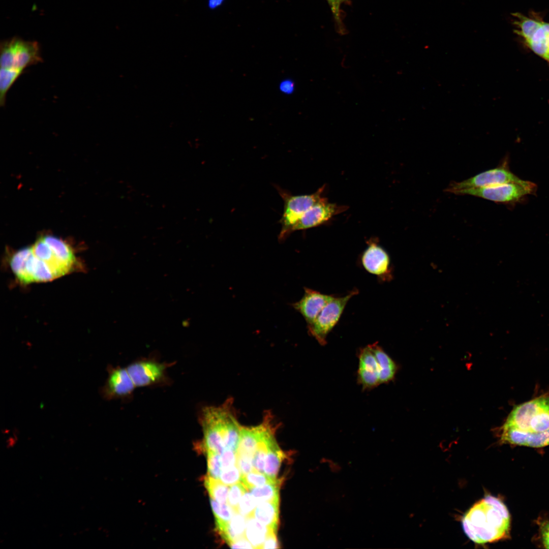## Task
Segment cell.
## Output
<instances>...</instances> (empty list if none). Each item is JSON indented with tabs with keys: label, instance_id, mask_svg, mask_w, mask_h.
<instances>
[{
	"label": "cell",
	"instance_id": "277c9868",
	"mask_svg": "<svg viewBox=\"0 0 549 549\" xmlns=\"http://www.w3.org/2000/svg\"><path fill=\"white\" fill-rule=\"evenodd\" d=\"M503 426L522 431L549 429V395H541L513 407Z\"/></svg>",
	"mask_w": 549,
	"mask_h": 549
},
{
	"label": "cell",
	"instance_id": "e0dca14e",
	"mask_svg": "<svg viewBox=\"0 0 549 549\" xmlns=\"http://www.w3.org/2000/svg\"><path fill=\"white\" fill-rule=\"evenodd\" d=\"M370 346L379 365L380 384H386L392 381L398 370L396 363L378 344V342L370 344Z\"/></svg>",
	"mask_w": 549,
	"mask_h": 549
},
{
	"label": "cell",
	"instance_id": "4dcf8cb0",
	"mask_svg": "<svg viewBox=\"0 0 549 549\" xmlns=\"http://www.w3.org/2000/svg\"><path fill=\"white\" fill-rule=\"evenodd\" d=\"M237 465L242 475L254 470L253 456L245 452L236 451Z\"/></svg>",
	"mask_w": 549,
	"mask_h": 549
},
{
	"label": "cell",
	"instance_id": "7402d4cb",
	"mask_svg": "<svg viewBox=\"0 0 549 549\" xmlns=\"http://www.w3.org/2000/svg\"><path fill=\"white\" fill-rule=\"evenodd\" d=\"M281 481L265 484L250 490L258 503L265 501H279Z\"/></svg>",
	"mask_w": 549,
	"mask_h": 549
},
{
	"label": "cell",
	"instance_id": "d4e9b609",
	"mask_svg": "<svg viewBox=\"0 0 549 549\" xmlns=\"http://www.w3.org/2000/svg\"><path fill=\"white\" fill-rule=\"evenodd\" d=\"M277 478H271L265 473L258 472L255 470L242 475V482L248 490L262 486L265 484L277 481Z\"/></svg>",
	"mask_w": 549,
	"mask_h": 549
},
{
	"label": "cell",
	"instance_id": "30bf717a",
	"mask_svg": "<svg viewBox=\"0 0 549 549\" xmlns=\"http://www.w3.org/2000/svg\"><path fill=\"white\" fill-rule=\"evenodd\" d=\"M361 262L367 272L382 281H390L392 279L390 257L386 251L375 241H370L362 254Z\"/></svg>",
	"mask_w": 549,
	"mask_h": 549
},
{
	"label": "cell",
	"instance_id": "6da1fadb",
	"mask_svg": "<svg viewBox=\"0 0 549 549\" xmlns=\"http://www.w3.org/2000/svg\"><path fill=\"white\" fill-rule=\"evenodd\" d=\"M25 264L36 280L53 281L73 271L77 260L72 248L65 241L52 235L38 239L30 247Z\"/></svg>",
	"mask_w": 549,
	"mask_h": 549
},
{
	"label": "cell",
	"instance_id": "83f0119b",
	"mask_svg": "<svg viewBox=\"0 0 549 549\" xmlns=\"http://www.w3.org/2000/svg\"><path fill=\"white\" fill-rule=\"evenodd\" d=\"M208 475L219 479L222 472L221 454L210 451H206Z\"/></svg>",
	"mask_w": 549,
	"mask_h": 549
},
{
	"label": "cell",
	"instance_id": "5bb4252c",
	"mask_svg": "<svg viewBox=\"0 0 549 549\" xmlns=\"http://www.w3.org/2000/svg\"><path fill=\"white\" fill-rule=\"evenodd\" d=\"M302 298L292 304L295 310L304 318L307 326L312 324L325 306L334 295L322 293L311 288H304Z\"/></svg>",
	"mask_w": 549,
	"mask_h": 549
},
{
	"label": "cell",
	"instance_id": "b9f144b4",
	"mask_svg": "<svg viewBox=\"0 0 549 549\" xmlns=\"http://www.w3.org/2000/svg\"><path fill=\"white\" fill-rule=\"evenodd\" d=\"M345 1V0H336L337 5L339 8H340V6L341 4L342 3H343Z\"/></svg>",
	"mask_w": 549,
	"mask_h": 549
},
{
	"label": "cell",
	"instance_id": "4fadbf2b",
	"mask_svg": "<svg viewBox=\"0 0 549 549\" xmlns=\"http://www.w3.org/2000/svg\"><path fill=\"white\" fill-rule=\"evenodd\" d=\"M358 383L363 390H370L380 384L379 368L370 345L361 348L358 353Z\"/></svg>",
	"mask_w": 549,
	"mask_h": 549
},
{
	"label": "cell",
	"instance_id": "8992f818",
	"mask_svg": "<svg viewBox=\"0 0 549 549\" xmlns=\"http://www.w3.org/2000/svg\"><path fill=\"white\" fill-rule=\"evenodd\" d=\"M284 201V210L280 220L281 230L278 236L280 241H284L290 234V230L302 215L312 206L323 198L322 187L316 192L308 195H293L289 191L276 186Z\"/></svg>",
	"mask_w": 549,
	"mask_h": 549
},
{
	"label": "cell",
	"instance_id": "9c48e42d",
	"mask_svg": "<svg viewBox=\"0 0 549 549\" xmlns=\"http://www.w3.org/2000/svg\"><path fill=\"white\" fill-rule=\"evenodd\" d=\"M521 179L509 169L507 160L498 167L480 173L460 182L451 183L446 192L454 193L461 190L482 188L507 182L518 181Z\"/></svg>",
	"mask_w": 549,
	"mask_h": 549
},
{
	"label": "cell",
	"instance_id": "d6986e66",
	"mask_svg": "<svg viewBox=\"0 0 549 549\" xmlns=\"http://www.w3.org/2000/svg\"><path fill=\"white\" fill-rule=\"evenodd\" d=\"M279 501L261 502L257 505L253 516L269 529L277 531L279 522Z\"/></svg>",
	"mask_w": 549,
	"mask_h": 549
},
{
	"label": "cell",
	"instance_id": "5b68a950",
	"mask_svg": "<svg viewBox=\"0 0 549 549\" xmlns=\"http://www.w3.org/2000/svg\"><path fill=\"white\" fill-rule=\"evenodd\" d=\"M43 61L39 44L36 41H25L14 37L2 41L0 46L1 69L18 72Z\"/></svg>",
	"mask_w": 549,
	"mask_h": 549
},
{
	"label": "cell",
	"instance_id": "8d00e7d4",
	"mask_svg": "<svg viewBox=\"0 0 549 549\" xmlns=\"http://www.w3.org/2000/svg\"><path fill=\"white\" fill-rule=\"evenodd\" d=\"M328 465L329 467L330 470L333 473H337L341 471L342 470L341 466L338 463L334 462L332 460H331L328 464Z\"/></svg>",
	"mask_w": 549,
	"mask_h": 549
},
{
	"label": "cell",
	"instance_id": "ba28073f",
	"mask_svg": "<svg viewBox=\"0 0 549 549\" xmlns=\"http://www.w3.org/2000/svg\"><path fill=\"white\" fill-rule=\"evenodd\" d=\"M358 293L357 289L341 297H334L325 306L314 322L308 326L309 333L321 346L327 343L328 334L339 322L349 300Z\"/></svg>",
	"mask_w": 549,
	"mask_h": 549
},
{
	"label": "cell",
	"instance_id": "9a60e30c",
	"mask_svg": "<svg viewBox=\"0 0 549 549\" xmlns=\"http://www.w3.org/2000/svg\"><path fill=\"white\" fill-rule=\"evenodd\" d=\"M502 443L513 445L540 448L549 445V429L538 432L522 431L502 426L500 429Z\"/></svg>",
	"mask_w": 549,
	"mask_h": 549
},
{
	"label": "cell",
	"instance_id": "ab89813d",
	"mask_svg": "<svg viewBox=\"0 0 549 549\" xmlns=\"http://www.w3.org/2000/svg\"><path fill=\"white\" fill-rule=\"evenodd\" d=\"M545 41L547 47V50L544 58L549 61V34L545 37Z\"/></svg>",
	"mask_w": 549,
	"mask_h": 549
},
{
	"label": "cell",
	"instance_id": "2e32d148",
	"mask_svg": "<svg viewBox=\"0 0 549 549\" xmlns=\"http://www.w3.org/2000/svg\"><path fill=\"white\" fill-rule=\"evenodd\" d=\"M135 387L127 368H117L110 371L104 391L109 398H119L130 394Z\"/></svg>",
	"mask_w": 549,
	"mask_h": 549
},
{
	"label": "cell",
	"instance_id": "e575fe53",
	"mask_svg": "<svg viewBox=\"0 0 549 549\" xmlns=\"http://www.w3.org/2000/svg\"><path fill=\"white\" fill-rule=\"evenodd\" d=\"M540 532L544 547L549 548V521L544 522L540 524Z\"/></svg>",
	"mask_w": 549,
	"mask_h": 549
},
{
	"label": "cell",
	"instance_id": "7c38bea8",
	"mask_svg": "<svg viewBox=\"0 0 549 549\" xmlns=\"http://www.w3.org/2000/svg\"><path fill=\"white\" fill-rule=\"evenodd\" d=\"M166 364L152 360L136 361L127 370L136 387L157 384L164 379Z\"/></svg>",
	"mask_w": 549,
	"mask_h": 549
},
{
	"label": "cell",
	"instance_id": "603a6c76",
	"mask_svg": "<svg viewBox=\"0 0 549 549\" xmlns=\"http://www.w3.org/2000/svg\"><path fill=\"white\" fill-rule=\"evenodd\" d=\"M204 485L210 498L219 503L227 504L230 489L229 485L224 484L219 479L208 475L205 478Z\"/></svg>",
	"mask_w": 549,
	"mask_h": 549
},
{
	"label": "cell",
	"instance_id": "60d3db41",
	"mask_svg": "<svg viewBox=\"0 0 549 549\" xmlns=\"http://www.w3.org/2000/svg\"><path fill=\"white\" fill-rule=\"evenodd\" d=\"M331 460H332L326 458H323L321 459V462L322 464H328Z\"/></svg>",
	"mask_w": 549,
	"mask_h": 549
},
{
	"label": "cell",
	"instance_id": "cb8c5ba5",
	"mask_svg": "<svg viewBox=\"0 0 549 549\" xmlns=\"http://www.w3.org/2000/svg\"><path fill=\"white\" fill-rule=\"evenodd\" d=\"M21 75V73L7 69L0 70V105L5 104L6 97L9 89Z\"/></svg>",
	"mask_w": 549,
	"mask_h": 549
},
{
	"label": "cell",
	"instance_id": "52a82bcc",
	"mask_svg": "<svg viewBox=\"0 0 549 549\" xmlns=\"http://www.w3.org/2000/svg\"><path fill=\"white\" fill-rule=\"evenodd\" d=\"M536 190L535 184L521 179L494 186L461 190L453 194L471 195L496 203H509L527 195L534 194Z\"/></svg>",
	"mask_w": 549,
	"mask_h": 549
},
{
	"label": "cell",
	"instance_id": "484cf974",
	"mask_svg": "<svg viewBox=\"0 0 549 549\" xmlns=\"http://www.w3.org/2000/svg\"><path fill=\"white\" fill-rule=\"evenodd\" d=\"M210 505L215 517L216 525L229 522L235 512L228 504L220 503L210 499Z\"/></svg>",
	"mask_w": 549,
	"mask_h": 549
},
{
	"label": "cell",
	"instance_id": "1f68e13d",
	"mask_svg": "<svg viewBox=\"0 0 549 549\" xmlns=\"http://www.w3.org/2000/svg\"><path fill=\"white\" fill-rule=\"evenodd\" d=\"M222 468L225 469L237 465V454L230 450H225L221 454Z\"/></svg>",
	"mask_w": 549,
	"mask_h": 549
},
{
	"label": "cell",
	"instance_id": "8fae6325",
	"mask_svg": "<svg viewBox=\"0 0 549 549\" xmlns=\"http://www.w3.org/2000/svg\"><path fill=\"white\" fill-rule=\"evenodd\" d=\"M345 209V206L328 202L323 198L302 215L291 228L290 234L295 231L306 230L321 225Z\"/></svg>",
	"mask_w": 549,
	"mask_h": 549
},
{
	"label": "cell",
	"instance_id": "f1b7e54d",
	"mask_svg": "<svg viewBox=\"0 0 549 549\" xmlns=\"http://www.w3.org/2000/svg\"><path fill=\"white\" fill-rule=\"evenodd\" d=\"M258 503L251 492L246 491L242 496L238 507V512L247 517L253 515Z\"/></svg>",
	"mask_w": 549,
	"mask_h": 549
},
{
	"label": "cell",
	"instance_id": "d590c367",
	"mask_svg": "<svg viewBox=\"0 0 549 549\" xmlns=\"http://www.w3.org/2000/svg\"><path fill=\"white\" fill-rule=\"evenodd\" d=\"M330 8L334 14V18L337 20L338 22H340V15L339 9L338 8L336 0H327Z\"/></svg>",
	"mask_w": 549,
	"mask_h": 549
},
{
	"label": "cell",
	"instance_id": "7a4b0ae2",
	"mask_svg": "<svg viewBox=\"0 0 549 549\" xmlns=\"http://www.w3.org/2000/svg\"><path fill=\"white\" fill-rule=\"evenodd\" d=\"M464 532L472 541L482 544L508 535L510 515L499 499L487 496L474 504L462 520Z\"/></svg>",
	"mask_w": 549,
	"mask_h": 549
},
{
	"label": "cell",
	"instance_id": "d6a6232c",
	"mask_svg": "<svg viewBox=\"0 0 549 549\" xmlns=\"http://www.w3.org/2000/svg\"><path fill=\"white\" fill-rule=\"evenodd\" d=\"M280 548L276 536V531L269 528L265 539L262 544V549Z\"/></svg>",
	"mask_w": 549,
	"mask_h": 549
},
{
	"label": "cell",
	"instance_id": "3957f363",
	"mask_svg": "<svg viewBox=\"0 0 549 549\" xmlns=\"http://www.w3.org/2000/svg\"><path fill=\"white\" fill-rule=\"evenodd\" d=\"M200 422L203 432L202 444L206 451L220 454L225 450L224 443L240 426L229 400L219 406L204 408Z\"/></svg>",
	"mask_w": 549,
	"mask_h": 549
},
{
	"label": "cell",
	"instance_id": "f546056e",
	"mask_svg": "<svg viewBox=\"0 0 549 549\" xmlns=\"http://www.w3.org/2000/svg\"><path fill=\"white\" fill-rule=\"evenodd\" d=\"M242 474L237 465L222 470L219 480L227 485L240 482Z\"/></svg>",
	"mask_w": 549,
	"mask_h": 549
},
{
	"label": "cell",
	"instance_id": "4316f807",
	"mask_svg": "<svg viewBox=\"0 0 549 549\" xmlns=\"http://www.w3.org/2000/svg\"><path fill=\"white\" fill-rule=\"evenodd\" d=\"M248 490L242 482H238L230 485L228 496V504L230 505L235 512H238V507L239 501Z\"/></svg>",
	"mask_w": 549,
	"mask_h": 549
},
{
	"label": "cell",
	"instance_id": "74e56055",
	"mask_svg": "<svg viewBox=\"0 0 549 549\" xmlns=\"http://www.w3.org/2000/svg\"><path fill=\"white\" fill-rule=\"evenodd\" d=\"M281 89L285 92H291L293 89V84L290 81H285L282 84Z\"/></svg>",
	"mask_w": 549,
	"mask_h": 549
},
{
	"label": "cell",
	"instance_id": "f35d334b",
	"mask_svg": "<svg viewBox=\"0 0 549 549\" xmlns=\"http://www.w3.org/2000/svg\"><path fill=\"white\" fill-rule=\"evenodd\" d=\"M223 0H209L208 5L210 8H214L218 6Z\"/></svg>",
	"mask_w": 549,
	"mask_h": 549
},
{
	"label": "cell",
	"instance_id": "ffe728a7",
	"mask_svg": "<svg viewBox=\"0 0 549 549\" xmlns=\"http://www.w3.org/2000/svg\"><path fill=\"white\" fill-rule=\"evenodd\" d=\"M285 455V453L279 446L274 436L270 440L268 444L264 473L271 478H276Z\"/></svg>",
	"mask_w": 549,
	"mask_h": 549
},
{
	"label": "cell",
	"instance_id": "44dd1931",
	"mask_svg": "<svg viewBox=\"0 0 549 549\" xmlns=\"http://www.w3.org/2000/svg\"><path fill=\"white\" fill-rule=\"evenodd\" d=\"M268 530L253 515L247 517L245 536L254 548H261Z\"/></svg>",
	"mask_w": 549,
	"mask_h": 549
},
{
	"label": "cell",
	"instance_id": "ac0fdd59",
	"mask_svg": "<svg viewBox=\"0 0 549 549\" xmlns=\"http://www.w3.org/2000/svg\"><path fill=\"white\" fill-rule=\"evenodd\" d=\"M247 517L235 512L231 520L225 524L217 525L222 537L229 545L236 539L245 536Z\"/></svg>",
	"mask_w": 549,
	"mask_h": 549
},
{
	"label": "cell",
	"instance_id": "836d02e7",
	"mask_svg": "<svg viewBox=\"0 0 549 549\" xmlns=\"http://www.w3.org/2000/svg\"><path fill=\"white\" fill-rule=\"evenodd\" d=\"M229 546L232 548H254L245 536L231 542Z\"/></svg>",
	"mask_w": 549,
	"mask_h": 549
}]
</instances>
